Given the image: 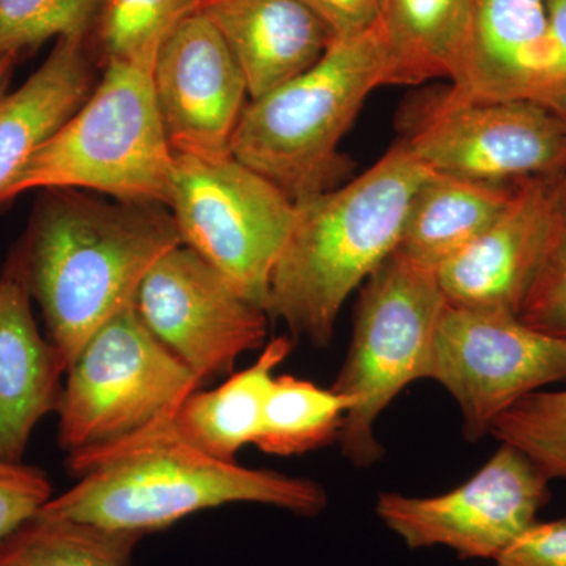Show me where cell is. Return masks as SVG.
Instances as JSON below:
<instances>
[{
  "label": "cell",
  "mask_w": 566,
  "mask_h": 566,
  "mask_svg": "<svg viewBox=\"0 0 566 566\" xmlns=\"http://www.w3.org/2000/svg\"><path fill=\"white\" fill-rule=\"evenodd\" d=\"M520 319L543 333L566 338V180L556 237L524 300Z\"/></svg>",
  "instance_id": "obj_27"
},
{
  "label": "cell",
  "mask_w": 566,
  "mask_h": 566,
  "mask_svg": "<svg viewBox=\"0 0 566 566\" xmlns=\"http://www.w3.org/2000/svg\"><path fill=\"white\" fill-rule=\"evenodd\" d=\"M156 104L174 155L223 158L249 98L226 41L202 11L164 41L153 66Z\"/></svg>",
  "instance_id": "obj_13"
},
{
  "label": "cell",
  "mask_w": 566,
  "mask_h": 566,
  "mask_svg": "<svg viewBox=\"0 0 566 566\" xmlns=\"http://www.w3.org/2000/svg\"><path fill=\"white\" fill-rule=\"evenodd\" d=\"M77 483L40 513L148 535L208 509L263 504L315 517L329 504L318 482L219 460L186 442L174 422L122 444L66 458Z\"/></svg>",
  "instance_id": "obj_2"
},
{
  "label": "cell",
  "mask_w": 566,
  "mask_h": 566,
  "mask_svg": "<svg viewBox=\"0 0 566 566\" xmlns=\"http://www.w3.org/2000/svg\"><path fill=\"white\" fill-rule=\"evenodd\" d=\"M96 65L88 36H62L18 91L0 96V192L87 102L98 84Z\"/></svg>",
  "instance_id": "obj_18"
},
{
  "label": "cell",
  "mask_w": 566,
  "mask_h": 566,
  "mask_svg": "<svg viewBox=\"0 0 566 566\" xmlns=\"http://www.w3.org/2000/svg\"><path fill=\"white\" fill-rule=\"evenodd\" d=\"M326 25L333 39H352L381 20L385 0H300Z\"/></svg>",
  "instance_id": "obj_30"
},
{
  "label": "cell",
  "mask_w": 566,
  "mask_h": 566,
  "mask_svg": "<svg viewBox=\"0 0 566 566\" xmlns=\"http://www.w3.org/2000/svg\"><path fill=\"white\" fill-rule=\"evenodd\" d=\"M430 175L403 144L342 188L296 203L266 314L312 345L333 340L349 294L397 251L412 197Z\"/></svg>",
  "instance_id": "obj_3"
},
{
  "label": "cell",
  "mask_w": 566,
  "mask_h": 566,
  "mask_svg": "<svg viewBox=\"0 0 566 566\" xmlns=\"http://www.w3.org/2000/svg\"><path fill=\"white\" fill-rule=\"evenodd\" d=\"M199 10L232 52L251 99L314 66L333 40L300 0H202Z\"/></svg>",
  "instance_id": "obj_16"
},
{
  "label": "cell",
  "mask_w": 566,
  "mask_h": 566,
  "mask_svg": "<svg viewBox=\"0 0 566 566\" xmlns=\"http://www.w3.org/2000/svg\"><path fill=\"white\" fill-rule=\"evenodd\" d=\"M103 0H0V59L44 41L91 36Z\"/></svg>",
  "instance_id": "obj_26"
},
{
  "label": "cell",
  "mask_w": 566,
  "mask_h": 566,
  "mask_svg": "<svg viewBox=\"0 0 566 566\" xmlns=\"http://www.w3.org/2000/svg\"><path fill=\"white\" fill-rule=\"evenodd\" d=\"M144 536L39 513L0 543V566H133Z\"/></svg>",
  "instance_id": "obj_22"
},
{
  "label": "cell",
  "mask_w": 566,
  "mask_h": 566,
  "mask_svg": "<svg viewBox=\"0 0 566 566\" xmlns=\"http://www.w3.org/2000/svg\"><path fill=\"white\" fill-rule=\"evenodd\" d=\"M471 0H385L379 31L390 85L452 80L463 48Z\"/></svg>",
  "instance_id": "obj_21"
},
{
  "label": "cell",
  "mask_w": 566,
  "mask_h": 566,
  "mask_svg": "<svg viewBox=\"0 0 566 566\" xmlns=\"http://www.w3.org/2000/svg\"><path fill=\"white\" fill-rule=\"evenodd\" d=\"M18 57L14 55H9V57L0 59V92H2L3 85L9 82L11 76V71H13L14 63H17Z\"/></svg>",
  "instance_id": "obj_33"
},
{
  "label": "cell",
  "mask_w": 566,
  "mask_h": 566,
  "mask_svg": "<svg viewBox=\"0 0 566 566\" xmlns=\"http://www.w3.org/2000/svg\"><path fill=\"white\" fill-rule=\"evenodd\" d=\"M52 497L50 479L41 469L0 460V543L39 515Z\"/></svg>",
  "instance_id": "obj_28"
},
{
  "label": "cell",
  "mask_w": 566,
  "mask_h": 566,
  "mask_svg": "<svg viewBox=\"0 0 566 566\" xmlns=\"http://www.w3.org/2000/svg\"><path fill=\"white\" fill-rule=\"evenodd\" d=\"M169 210L182 244L266 311L271 275L292 233L296 203L233 155H175Z\"/></svg>",
  "instance_id": "obj_8"
},
{
  "label": "cell",
  "mask_w": 566,
  "mask_h": 566,
  "mask_svg": "<svg viewBox=\"0 0 566 566\" xmlns=\"http://www.w3.org/2000/svg\"><path fill=\"white\" fill-rule=\"evenodd\" d=\"M424 379L455 398L469 442L490 434L510 406L566 379V338L543 333L505 311L447 304Z\"/></svg>",
  "instance_id": "obj_9"
},
{
  "label": "cell",
  "mask_w": 566,
  "mask_h": 566,
  "mask_svg": "<svg viewBox=\"0 0 566 566\" xmlns=\"http://www.w3.org/2000/svg\"><path fill=\"white\" fill-rule=\"evenodd\" d=\"M180 244L164 205L44 191L10 264L39 303L65 374L88 338L134 304L153 264Z\"/></svg>",
  "instance_id": "obj_1"
},
{
  "label": "cell",
  "mask_w": 566,
  "mask_h": 566,
  "mask_svg": "<svg viewBox=\"0 0 566 566\" xmlns=\"http://www.w3.org/2000/svg\"><path fill=\"white\" fill-rule=\"evenodd\" d=\"M551 39L556 48L557 81H566V0H545Z\"/></svg>",
  "instance_id": "obj_31"
},
{
  "label": "cell",
  "mask_w": 566,
  "mask_h": 566,
  "mask_svg": "<svg viewBox=\"0 0 566 566\" xmlns=\"http://www.w3.org/2000/svg\"><path fill=\"white\" fill-rule=\"evenodd\" d=\"M174 166L151 66L111 63L87 102L11 178L0 205L33 189H80L169 208Z\"/></svg>",
  "instance_id": "obj_5"
},
{
  "label": "cell",
  "mask_w": 566,
  "mask_h": 566,
  "mask_svg": "<svg viewBox=\"0 0 566 566\" xmlns=\"http://www.w3.org/2000/svg\"><path fill=\"white\" fill-rule=\"evenodd\" d=\"M202 0H103L88 43L98 65L155 66L164 41Z\"/></svg>",
  "instance_id": "obj_24"
},
{
  "label": "cell",
  "mask_w": 566,
  "mask_h": 566,
  "mask_svg": "<svg viewBox=\"0 0 566 566\" xmlns=\"http://www.w3.org/2000/svg\"><path fill=\"white\" fill-rule=\"evenodd\" d=\"M292 349V338H273L251 367L208 392L196 390L175 417L177 433L208 455L234 461L244 446L255 442L274 370Z\"/></svg>",
  "instance_id": "obj_20"
},
{
  "label": "cell",
  "mask_w": 566,
  "mask_h": 566,
  "mask_svg": "<svg viewBox=\"0 0 566 566\" xmlns=\"http://www.w3.org/2000/svg\"><path fill=\"white\" fill-rule=\"evenodd\" d=\"M490 434L521 450L547 480H566V390H536L494 420Z\"/></svg>",
  "instance_id": "obj_25"
},
{
  "label": "cell",
  "mask_w": 566,
  "mask_h": 566,
  "mask_svg": "<svg viewBox=\"0 0 566 566\" xmlns=\"http://www.w3.org/2000/svg\"><path fill=\"white\" fill-rule=\"evenodd\" d=\"M549 480L521 450L502 444L471 480L433 497L381 493L376 515L409 549L442 546L495 560L536 523Z\"/></svg>",
  "instance_id": "obj_11"
},
{
  "label": "cell",
  "mask_w": 566,
  "mask_h": 566,
  "mask_svg": "<svg viewBox=\"0 0 566 566\" xmlns=\"http://www.w3.org/2000/svg\"><path fill=\"white\" fill-rule=\"evenodd\" d=\"M354 401L293 375L275 376L255 444L275 457L303 455L338 438Z\"/></svg>",
  "instance_id": "obj_23"
},
{
  "label": "cell",
  "mask_w": 566,
  "mask_h": 566,
  "mask_svg": "<svg viewBox=\"0 0 566 566\" xmlns=\"http://www.w3.org/2000/svg\"><path fill=\"white\" fill-rule=\"evenodd\" d=\"M565 180L566 170L520 182L497 221L436 271L447 304L520 316L556 237Z\"/></svg>",
  "instance_id": "obj_14"
},
{
  "label": "cell",
  "mask_w": 566,
  "mask_h": 566,
  "mask_svg": "<svg viewBox=\"0 0 566 566\" xmlns=\"http://www.w3.org/2000/svg\"><path fill=\"white\" fill-rule=\"evenodd\" d=\"M521 181H479L430 172L412 197L395 252L436 273L497 221Z\"/></svg>",
  "instance_id": "obj_19"
},
{
  "label": "cell",
  "mask_w": 566,
  "mask_h": 566,
  "mask_svg": "<svg viewBox=\"0 0 566 566\" xmlns=\"http://www.w3.org/2000/svg\"><path fill=\"white\" fill-rule=\"evenodd\" d=\"M63 374L33 319L28 286L9 263L0 277V460H22L36 424L57 409Z\"/></svg>",
  "instance_id": "obj_17"
},
{
  "label": "cell",
  "mask_w": 566,
  "mask_h": 566,
  "mask_svg": "<svg viewBox=\"0 0 566 566\" xmlns=\"http://www.w3.org/2000/svg\"><path fill=\"white\" fill-rule=\"evenodd\" d=\"M381 85H390V65L379 25L333 39L314 66L248 103L233 134V158L294 203L331 191L346 167L338 145Z\"/></svg>",
  "instance_id": "obj_4"
},
{
  "label": "cell",
  "mask_w": 566,
  "mask_h": 566,
  "mask_svg": "<svg viewBox=\"0 0 566 566\" xmlns=\"http://www.w3.org/2000/svg\"><path fill=\"white\" fill-rule=\"evenodd\" d=\"M494 566H566V515L527 528Z\"/></svg>",
  "instance_id": "obj_29"
},
{
  "label": "cell",
  "mask_w": 566,
  "mask_h": 566,
  "mask_svg": "<svg viewBox=\"0 0 566 566\" xmlns=\"http://www.w3.org/2000/svg\"><path fill=\"white\" fill-rule=\"evenodd\" d=\"M446 307L436 273L397 252L365 281L348 356L331 387L354 401L337 439L356 468L385 455L376 420L406 386L424 378Z\"/></svg>",
  "instance_id": "obj_7"
},
{
  "label": "cell",
  "mask_w": 566,
  "mask_h": 566,
  "mask_svg": "<svg viewBox=\"0 0 566 566\" xmlns=\"http://www.w3.org/2000/svg\"><path fill=\"white\" fill-rule=\"evenodd\" d=\"M134 308L147 329L202 382L232 374L238 357L266 345V311L241 296L185 244L153 264Z\"/></svg>",
  "instance_id": "obj_12"
},
{
  "label": "cell",
  "mask_w": 566,
  "mask_h": 566,
  "mask_svg": "<svg viewBox=\"0 0 566 566\" xmlns=\"http://www.w3.org/2000/svg\"><path fill=\"white\" fill-rule=\"evenodd\" d=\"M556 48L545 0H471L453 102L532 98L556 84Z\"/></svg>",
  "instance_id": "obj_15"
},
{
  "label": "cell",
  "mask_w": 566,
  "mask_h": 566,
  "mask_svg": "<svg viewBox=\"0 0 566 566\" xmlns=\"http://www.w3.org/2000/svg\"><path fill=\"white\" fill-rule=\"evenodd\" d=\"M534 99L549 107L566 125V81L551 85L539 95H536Z\"/></svg>",
  "instance_id": "obj_32"
},
{
  "label": "cell",
  "mask_w": 566,
  "mask_h": 566,
  "mask_svg": "<svg viewBox=\"0 0 566 566\" xmlns=\"http://www.w3.org/2000/svg\"><path fill=\"white\" fill-rule=\"evenodd\" d=\"M202 385L128 305L88 338L66 370L55 409L59 444L71 458L150 433L172 423Z\"/></svg>",
  "instance_id": "obj_6"
},
{
  "label": "cell",
  "mask_w": 566,
  "mask_h": 566,
  "mask_svg": "<svg viewBox=\"0 0 566 566\" xmlns=\"http://www.w3.org/2000/svg\"><path fill=\"white\" fill-rule=\"evenodd\" d=\"M430 172L512 182L565 172L566 125L532 98L453 102L444 92L400 142Z\"/></svg>",
  "instance_id": "obj_10"
}]
</instances>
